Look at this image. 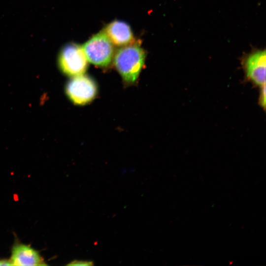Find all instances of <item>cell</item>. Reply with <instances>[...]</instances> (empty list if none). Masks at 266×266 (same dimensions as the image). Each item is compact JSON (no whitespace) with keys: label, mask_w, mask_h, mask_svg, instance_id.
Returning a JSON list of instances; mask_svg holds the SVG:
<instances>
[{"label":"cell","mask_w":266,"mask_h":266,"mask_svg":"<svg viewBox=\"0 0 266 266\" xmlns=\"http://www.w3.org/2000/svg\"><path fill=\"white\" fill-rule=\"evenodd\" d=\"M61 70L70 76L82 75L88 66V60L79 45L70 43L63 47L58 57Z\"/></svg>","instance_id":"cell-3"},{"label":"cell","mask_w":266,"mask_h":266,"mask_svg":"<svg viewBox=\"0 0 266 266\" xmlns=\"http://www.w3.org/2000/svg\"><path fill=\"white\" fill-rule=\"evenodd\" d=\"M94 265V262L92 261L78 260H74L67 264L70 266H91Z\"/></svg>","instance_id":"cell-8"},{"label":"cell","mask_w":266,"mask_h":266,"mask_svg":"<svg viewBox=\"0 0 266 266\" xmlns=\"http://www.w3.org/2000/svg\"><path fill=\"white\" fill-rule=\"evenodd\" d=\"M103 32L111 42L117 46H126L134 40L130 26L123 21H113L105 27Z\"/></svg>","instance_id":"cell-7"},{"label":"cell","mask_w":266,"mask_h":266,"mask_svg":"<svg viewBox=\"0 0 266 266\" xmlns=\"http://www.w3.org/2000/svg\"><path fill=\"white\" fill-rule=\"evenodd\" d=\"M82 47L88 61L100 67L108 66L114 55L113 43L104 32L94 35Z\"/></svg>","instance_id":"cell-2"},{"label":"cell","mask_w":266,"mask_h":266,"mask_svg":"<svg viewBox=\"0 0 266 266\" xmlns=\"http://www.w3.org/2000/svg\"><path fill=\"white\" fill-rule=\"evenodd\" d=\"M145 53L136 43H132L119 49L114 55V64L123 79L133 83L138 77L144 63Z\"/></svg>","instance_id":"cell-1"},{"label":"cell","mask_w":266,"mask_h":266,"mask_svg":"<svg viewBox=\"0 0 266 266\" xmlns=\"http://www.w3.org/2000/svg\"><path fill=\"white\" fill-rule=\"evenodd\" d=\"M9 260L12 266L47 265L37 250L18 240L12 245Z\"/></svg>","instance_id":"cell-6"},{"label":"cell","mask_w":266,"mask_h":266,"mask_svg":"<svg viewBox=\"0 0 266 266\" xmlns=\"http://www.w3.org/2000/svg\"><path fill=\"white\" fill-rule=\"evenodd\" d=\"M12 266L9 259H0V266Z\"/></svg>","instance_id":"cell-10"},{"label":"cell","mask_w":266,"mask_h":266,"mask_svg":"<svg viewBox=\"0 0 266 266\" xmlns=\"http://www.w3.org/2000/svg\"><path fill=\"white\" fill-rule=\"evenodd\" d=\"M266 59L265 49L255 50L242 61L247 79L260 87L266 85Z\"/></svg>","instance_id":"cell-5"},{"label":"cell","mask_w":266,"mask_h":266,"mask_svg":"<svg viewBox=\"0 0 266 266\" xmlns=\"http://www.w3.org/2000/svg\"><path fill=\"white\" fill-rule=\"evenodd\" d=\"M261 88L259 98V104L264 109L266 108V85Z\"/></svg>","instance_id":"cell-9"},{"label":"cell","mask_w":266,"mask_h":266,"mask_svg":"<svg viewBox=\"0 0 266 266\" xmlns=\"http://www.w3.org/2000/svg\"><path fill=\"white\" fill-rule=\"evenodd\" d=\"M97 90L95 82L83 74L74 76L66 87V92L70 100L79 105L85 104L93 100Z\"/></svg>","instance_id":"cell-4"}]
</instances>
